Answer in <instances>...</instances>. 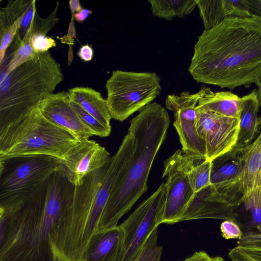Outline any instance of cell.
I'll return each mask as SVG.
<instances>
[{"label": "cell", "instance_id": "1", "mask_svg": "<svg viewBox=\"0 0 261 261\" xmlns=\"http://www.w3.org/2000/svg\"><path fill=\"white\" fill-rule=\"evenodd\" d=\"M74 189L54 175L25 199L0 203V261H58L55 232Z\"/></svg>", "mask_w": 261, "mask_h": 261}, {"label": "cell", "instance_id": "2", "mask_svg": "<svg viewBox=\"0 0 261 261\" xmlns=\"http://www.w3.org/2000/svg\"><path fill=\"white\" fill-rule=\"evenodd\" d=\"M197 83L233 90L261 87V21L226 17L203 31L188 69Z\"/></svg>", "mask_w": 261, "mask_h": 261}, {"label": "cell", "instance_id": "3", "mask_svg": "<svg viewBox=\"0 0 261 261\" xmlns=\"http://www.w3.org/2000/svg\"><path fill=\"white\" fill-rule=\"evenodd\" d=\"M130 160V154L119 149L107 165L74 186L72 201L55 232L54 249L58 261H82L112 189L127 169Z\"/></svg>", "mask_w": 261, "mask_h": 261}, {"label": "cell", "instance_id": "4", "mask_svg": "<svg viewBox=\"0 0 261 261\" xmlns=\"http://www.w3.org/2000/svg\"><path fill=\"white\" fill-rule=\"evenodd\" d=\"M169 125L167 111L156 102L147 105L130 120L128 132L135 136L136 148L125 174L112 189L96 232L117 226L121 217L147 191L151 167Z\"/></svg>", "mask_w": 261, "mask_h": 261}, {"label": "cell", "instance_id": "5", "mask_svg": "<svg viewBox=\"0 0 261 261\" xmlns=\"http://www.w3.org/2000/svg\"><path fill=\"white\" fill-rule=\"evenodd\" d=\"M63 78L60 63L49 51L17 67L0 81V127L54 93Z\"/></svg>", "mask_w": 261, "mask_h": 261}, {"label": "cell", "instance_id": "6", "mask_svg": "<svg viewBox=\"0 0 261 261\" xmlns=\"http://www.w3.org/2000/svg\"><path fill=\"white\" fill-rule=\"evenodd\" d=\"M81 141L48 120L38 105L0 127V160L30 155L60 160Z\"/></svg>", "mask_w": 261, "mask_h": 261}, {"label": "cell", "instance_id": "7", "mask_svg": "<svg viewBox=\"0 0 261 261\" xmlns=\"http://www.w3.org/2000/svg\"><path fill=\"white\" fill-rule=\"evenodd\" d=\"M106 98L112 119L123 121L150 104L161 92L155 72L114 70L106 84Z\"/></svg>", "mask_w": 261, "mask_h": 261}, {"label": "cell", "instance_id": "8", "mask_svg": "<svg viewBox=\"0 0 261 261\" xmlns=\"http://www.w3.org/2000/svg\"><path fill=\"white\" fill-rule=\"evenodd\" d=\"M60 169V160L49 155L0 160V203L25 199Z\"/></svg>", "mask_w": 261, "mask_h": 261}, {"label": "cell", "instance_id": "9", "mask_svg": "<svg viewBox=\"0 0 261 261\" xmlns=\"http://www.w3.org/2000/svg\"><path fill=\"white\" fill-rule=\"evenodd\" d=\"M167 190L163 182L121 224L124 232L118 261H134L147 238L162 223Z\"/></svg>", "mask_w": 261, "mask_h": 261}, {"label": "cell", "instance_id": "10", "mask_svg": "<svg viewBox=\"0 0 261 261\" xmlns=\"http://www.w3.org/2000/svg\"><path fill=\"white\" fill-rule=\"evenodd\" d=\"M192 161V158L178 149L164 163L167 195L162 223L179 222L194 195L188 177Z\"/></svg>", "mask_w": 261, "mask_h": 261}, {"label": "cell", "instance_id": "11", "mask_svg": "<svg viewBox=\"0 0 261 261\" xmlns=\"http://www.w3.org/2000/svg\"><path fill=\"white\" fill-rule=\"evenodd\" d=\"M199 99L198 92L191 94L189 91L183 92L178 95H168L165 105L166 108L174 112L173 125L184 154L195 159L205 160V144L196 128V107Z\"/></svg>", "mask_w": 261, "mask_h": 261}, {"label": "cell", "instance_id": "12", "mask_svg": "<svg viewBox=\"0 0 261 261\" xmlns=\"http://www.w3.org/2000/svg\"><path fill=\"white\" fill-rule=\"evenodd\" d=\"M196 128L205 147V160L212 161L235 147L240 119L224 116L196 107Z\"/></svg>", "mask_w": 261, "mask_h": 261}, {"label": "cell", "instance_id": "13", "mask_svg": "<svg viewBox=\"0 0 261 261\" xmlns=\"http://www.w3.org/2000/svg\"><path fill=\"white\" fill-rule=\"evenodd\" d=\"M111 158L105 147L93 140H85L60 160V170L73 185L79 186L86 176L105 166Z\"/></svg>", "mask_w": 261, "mask_h": 261}, {"label": "cell", "instance_id": "14", "mask_svg": "<svg viewBox=\"0 0 261 261\" xmlns=\"http://www.w3.org/2000/svg\"><path fill=\"white\" fill-rule=\"evenodd\" d=\"M243 167L242 149L233 148L211 161V185L237 207L243 195L241 187Z\"/></svg>", "mask_w": 261, "mask_h": 261}, {"label": "cell", "instance_id": "15", "mask_svg": "<svg viewBox=\"0 0 261 261\" xmlns=\"http://www.w3.org/2000/svg\"><path fill=\"white\" fill-rule=\"evenodd\" d=\"M71 101L68 92L62 91L47 96L39 103V108L48 120L80 141L89 139L94 134L81 121Z\"/></svg>", "mask_w": 261, "mask_h": 261}, {"label": "cell", "instance_id": "16", "mask_svg": "<svg viewBox=\"0 0 261 261\" xmlns=\"http://www.w3.org/2000/svg\"><path fill=\"white\" fill-rule=\"evenodd\" d=\"M237 206L223 197L211 185L194 193L180 222L201 219L230 220L237 223Z\"/></svg>", "mask_w": 261, "mask_h": 261}, {"label": "cell", "instance_id": "17", "mask_svg": "<svg viewBox=\"0 0 261 261\" xmlns=\"http://www.w3.org/2000/svg\"><path fill=\"white\" fill-rule=\"evenodd\" d=\"M123 237L120 225L95 233L89 241L82 261H118Z\"/></svg>", "mask_w": 261, "mask_h": 261}, {"label": "cell", "instance_id": "18", "mask_svg": "<svg viewBox=\"0 0 261 261\" xmlns=\"http://www.w3.org/2000/svg\"><path fill=\"white\" fill-rule=\"evenodd\" d=\"M199 99L197 108L219 115L240 119L243 98L230 91L214 92L202 86L197 92Z\"/></svg>", "mask_w": 261, "mask_h": 261}, {"label": "cell", "instance_id": "19", "mask_svg": "<svg viewBox=\"0 0 261 261\" xmlns=\"http://www.w3.org/2000/svg\"><path fill=\"white\" fill-rule=\"evenodd\" d=\"M243 108L240 118V128L234 149H242L249 145L258 135L261 118L258 116L260 106L258 90L254 89L242 97Z\"/></svg>", "mask_w": 261, "mask_h": 261}, {"label": "cell", "instance_id": "20", "mask_svg": "<svg viewBox=\"0 0 261 261\" xmlns=\"http://www.w3.org/2000/svg\"><path fill=\"white\" fill-rule=\"evenodd\" d=\"M243 167L241 177L243 196L261 189V133L248 146L242 149Z\"/></svg>", "mask_w": 261, "mask_h": 261}, {"label": "cell", "instance_id": "21", "mask_svg": "<svg viewBox=\"0 0 261 261\" xmlns=\"http://www.w3.org/2000/svg\"><path fill=\"white\" fill-rule=\"evenodd\" d=\"M72 101L93 116L106 127L111 128L112 119L106 99L98 91L87 87H76L68 91Z\"/></svg>", "mask_w": 261, "mask_h": 261}, {"label": "cell", "instance_id": "22", "mask_svg": "<svg viewBox=\"0 0 261 261\" xmlns=\"http://www.w3.org/2000/svg\"><path fill=\"white\" fill-rule=\"evenodd\" d=\"M35 0L8 1L0 11V25H10L22 18L17 35L22 39L29 28L37 12Z\"/></svg>", "mask_w": 261, "mask_h": 261}, {"label": "cell", "instance_id": "23", "mask_svg": "<svg viewBox=\"0 0 261 261\" xmlns=\"http://www.w3.org/2000/svg\"><path fill=\"white\" fill-rule=\"evenodd\" d=\"M153 16L172 20L190 14L195 9L196 0H149Z\"/></svg>", "mask_w": 261, "mask_h": 261}, {"label": "cell", "instance_id": "24", "mask_svg": "<svg viewBox=\"0 0 261 261\" xmlns=\"http://www.w3.org/2000/svg\"><path fill=\"white\" fill-rule=\"evenodd\" d=\"M240 213L248 218L245 225L246 229H256L261 235V189L242 196L234 211V215Z\"/></svg>", "mask_w": 261, "mask_h": 261}, {"label": "cell", "instance_id": "25", "mask_svg": "<svg viewBox=\"0 0 261 261\" xmlns=\"http://www.w3.org/2000/svg\"><path fill=\"white\" fill-rule=\"evenodd\" d=\"M204 30H210L228 17L224 0H196Z\"/></svg>", "mask_w": 261, "mask_h": 261}, {"label": "cell", "instance_id": "26", "mask_svg": "<svg viewBox=\"0 0 261 261\" xmlns=\"http://www.w3.org/2000/svg\"><path fill=\"white\" fill-rule=\"evenodd\" d=\"M211 161L192 158L188 172V177L194 193L197 192L211 185Z\"/></svg>", "mask_w": 261, "mask_h": 261}, {"label": "cell", "instance_id": "27", "mask_svg": "<svg viewBox=\"0 0 261 261\" xmlns=\"http://www.w3.org/2000/svg\"><path fill=\"white\" fill-rule=\"evenodd\" d=\"M158 227L149 235L134 261H160L163 247L158 244Z\"/></svg>", "mask_w": 261, "mask_h": 261}, {"label": "cell", "instance_id": "28", "mask_svg": "<svg viewBox=\"0 0 261 261\" xmlns=\"http://www.w3.org/2000/svg\"><path fill=\"white\" fill-rule=\"evenodd\" d=\"M71 103L81 121L93 133L94 136L105 138L110 135L111 128L106 127L96 118L72 100Z\"/></svg>", "mask_w": 261, "mask_h": 261}, {"label": "cell", "instance_id": "29", "mask_svg": "<svg viewBox=\"0 0 261 261\" xmlns=\"http://www.w3.org/2000/svg\"><path fill=\"white\" fill-rule=\"evenodd\" d=\"M21 20L22 18H19L11 24L0 25V64L3 62L8 48L20 27Z\"/></svg>", "mask_w": 261, "mask_h": 261}, {"label": "cell", "instance_id": "30", "mask_svg": "<svg viewBox=\"0 0 261 261\" xmlns=\"http://www.w3.org/2000/svg\"><path fill=\"white\" fill-rule=\"evenodd\" d=\"M221 236L226 240L238 239L240 240L243 236L242 232L238 224L230 220H225L220 225Z\"/></svg>", "mask_w": 261, "mask_h": 261}, {"label": "cell", "instance_id": "31", "mask_svg": "<svg viewBox=\"0 0 261 261\" xmlns=\"http://www.w3.org/2000/svg\"><path fill=\"white\" fill-rule=\"evenodd\" d=\"M250 17L261 21V0H246Z\"/></svg>", "mask_w": 261, "mask_h": 261}, {"label": "cell", "instance_id": "32", "mask_svg": "<svg viewBox=\"0 0 261 261\" xmlns=\"http://www.w3.org/2000/svg\"><path fill=\"white\" fill-rule=\"evenodd\" d=\"M228 256L232 261H257L245 254L237 246L229 250Z\"/></svg>", "mask_w": 261, "mask_h": 261}, {"label": "cell", "instance_id": "33", "mask_svg": "<svg viewBox=\"0 0 261 261\" xmlns=\"http://www.w3.org/2000/svg\"><path fill=\"white\" fill-rule=\"evenodd\" d=\"M93 49L88 44L82 45L77 53V56L84 62L90 61L93 57Z\"/></svg>", "mask_w": 261, "mask_h": 261}, {"label": "cell", "instance_id": "34", "mask_svg": "<svg viewBox=\"0 0 261 261\" xmlns=\"http://www.w3.org/2000/svg\"><path fill=\"white\" fill-rule=\"evenodd\" d=\"M211 257L207 253L201 251L195 252L191 256L186 258L183 261H212Z\"/></svg>", "mask_w": 261, "mask_h": 261}, {"label": "cell", "instance_id": "35", "mask_svg": "<svg viewBox=\"0 0 261 261\" xmlns=\"http://www.w3.org/2000/svg\"><path fill=\"white\" fill-rule=\"evenodd\" d=\"M91 13L92 11L86 8H82L79 12L74 14V19L79 22H83Z\"/></svg>", "mask_w": 261, "mask_h": 261}, {"label": "cell", "instance_id": "36", "mask_svg": "<svg viewBox=\"0 0 261 261\" xmlns=\"http://www.w3.org/2000/svg\"><path fill=\"white\" fill-rule=\"evenodd\" d=\"M69 5L71 14H75L79 12L82 9V6L79 0H70L69 2Z\"/></svg>", "mask_w": 261, "mask_h": 261}, {"label": "cell", "instance_id": "37", "mask_svg": "<svg viewBox=\"0 0 261 261\" xmlns=\"http://www.w3.org/2000/svg\"><path fill=\"white\" fill-rule=\"evenodd\" d=\"M213 261H224V259L220 256H216L213 257Z\"/></svg>", "mask_w": 261, "mask_h": 261}, {"label": "cell", "instance_id": "38", "mask_svg": "<svg viewBox=\"0 0 261 261\" xmlns=\"http://www.w3.org/2000/svg\"><path fill=\"white\" fill-rule=\"evenodd\" d=\"M258 235L261 237V235L259 233H258Z\"/></svg>", "mask_w": 261, "mask_h": 261}, {"label": "cell", "instance_id": "39", "mask_svg": "<svg viewBox=\"0 0 261 261\" xmlns=\"http://www.w3.org/2000/svg\"><path fill=\"white\" fill-rule=\"evenodd\" d=\"M212 261H213V260H212Z\"/></svg>", "mask_w": 261, "mask_h": 261}]
</instances>
